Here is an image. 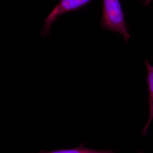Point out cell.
Segmentation results:
<instances>
[{
  "label": "cell",
  "instance_id": "obj_1",
  "mask_svg": "<svg viewBox=\"0 0 153 153\" xmlns=\"http://www.w3.org/2000/svg\"><path fill=\"white\" fill-rule=\"evenodd\" d=\"M125 17L120 0H103L100 23L102 28L104 30L117 32L123 36L125 42H128L130 35Z\"/></svg>",
  "mask_w": 153,
  "mask_h": 153
},
{
  "label": "cell",
  "instance_id": "obj_2",
  "mask_svg": "<svg viewBox=\"0 0 153 153\" xmlns=\"http://www.w3.org/2000/svg\"><path fill=\"white\" fill-rule=\"evenodd\" d=\"M92 0H60L47 18L44 20L43 28L41 31L42 36L49 34L54 22L61 15L71 12L78 10L84 7Z\"/></svg>",
  "mask_w": 153,
  "mask_h": 153
},
{
  "label": "cell",
  "instance_id": "obj_3",
  "mask_svg": "<svg viewBox=\"0 0 153 153\" xmlns=\"http://www.w3.org/2000/svg\"><path fill=\"white\" fill-rule=\"evenodd\" d=\"M145 63L147 69V83L149 90V117L145 127L144 128L142 135L145 136L147 134L150 125L153 121V66L149 63L147 59L145 60Z\"/></svg>",
  "mask_w": 153,
  "mask_h": 153
},
{
  "label": "cell",
  "instance_id": "obj_4",
  "mask_svg": "<svg viewBox=\"0 0 153 153\" xmlns=\"http://www.w3.org/2000/svg\"><path fill=\"white\" fill-rule=\"evenodd\" d=\"M38 153H115L112 150H96L88 149L84 146V144L82 143L77 147L71 149H60L58 150L47 152L41 150Z\"/></svg>",
  "mask_w": 153,
  "mask_h": 153
},
{
  "label": "cell",
  "instance_id": "obj_5",
  "mask_svg": "<svg viewBox=\"0 0 153 153\" xmlns=\"http://www.w3.org/2000/svg\"><path fill=\"white\" fill-rule=\"evenodd\" d=\"M137 1H143L144 6L146 7H147L153 0H137Z\"/></svg>",
  "mask_w": 153,
  "mask_h": 153
}]
</instances>
